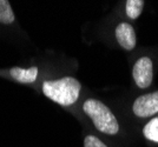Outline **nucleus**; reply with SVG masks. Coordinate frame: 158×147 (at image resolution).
<instances>
[{
  "instance_id": "1",
  "label": "nucleus",
  "mask_w": 158,
  "mask_h": 147,
  "mask_svg": "<svg viewBox=\"0 0 158 147\" xmlns=\"http://www.w3.org/2000/svg\"><path fill=\"white\" fill-rule=\"evenodd\" d=\"M80 88V82L72 77L52 81L47 80L43 84L44 94L61 106H70L78 100Z\"/></svg>"
},
{
  "instance_id": "2",
  "label": "nucleus",
  "mask_w": 158,
  "mask_h": 147,
  "mask_svg": "<svg viewBox=\"0 0 158 147\" xmlns=\"http://www.w3.org/2000/svg\"><path fill=\"white\" fill-rule=\"evenodd\" d=\"M83 109L86 115L91 118L98 131L110 135L118 133V121L110 111V108L105 106L102 101L96 99H87L83 105Z\"/></svg>"
},
{
  "instance_id": "3",
  "label": "nucleus",
  "mask_w": 158,
  "mask_h": 147,
  "mask_svg": "<svg viewBox=\"0 0 158 147\" xmlns=\"http://www.w3.org/2000/svg\"><path fill=\"white\" fill-rule=\"evenodd\" d=\"M132 75L139 88H148L153 79V64L151 59L148 57L139 58L133 65Z\"/></svg>"
},
{
  "instance_id": "4",
  "label": "nucleus",
  "mask_w": 158,
  "mask_h": 147,
  "mask_svg": "<svg viewBox=\"0 0 158 147\" xmlns=\"http://www.w3.org/2000/svg\"><path fill=\"white\" fill-rule=\"evenodd\" d=\"M132 109L139 118H148L158 113V91L138 97L133 102Z\"/></svg>"
},
{
  "instance_id": "5",
  "label": "nucleus",
  "mask_w": 158,
  "mask_h": 147,
  "mask_svg": "<svg viewBox=\"0 0 158 147\" xmlns=\"http://www.w3.org/2000/svg\"><path fill=\"white\" fill-rule=\"evenodd\" d=\"M116 38L119 45L126 51H131L136 46V32L135 28L127 24V22H122L119 24L116 28Z\"/></svg>"
},
{
  "instance_id": "6",
  "label": "nucleus",
  "mask_w": 158,
  "mask_h": 147,
  "mask_svg": "<svg viewBox=\"0 0 158 147\" xmlns=\"http://www.w3.org/2000/svg\"><path fill=\"white\" fill-rule=\"evenodd\" d=\"M10 74L14 80L23 82V84H30L34 82L37 77H38V68L37 67H31V68H20V67H13L10 70Z\"/></svg>"
},
{
  "instance_id": "7",
  "label": "nucleus",
  "mask_w": 158,
  "mask_h": 147,
  "mask_svg": "<svg viewBox=\"0 0 158 147\" xmlns=\"http://www.w3.org/2000/svg\"><path fill=\"white\" fill-rule=\"evenodd\" d=\"M144 1L143 0H127L126 1V14L130 19H137L144 7Z\"/></svg>"
},
{
  "instance_id": "8",
  "label": "nucleus",
  "mask_w": 158,
  "mask_h": 147,
  "mask_svg": "<svg viewBox=\"0 0 158 147\" xmlns=\"http://www.w3.org/2000/svg\"><path fill=\"white\" fill-rule=\"evenodd\" d=\"M14 21V14L12 7L7 0H0V22L2 24H12Z\"/></svg>"
},
{
  "instance_id": "9",
  "label": "nucleus",
  "mask_w": 158,
  "mask_h": 147,
  "mask_svg": "<svg viewBox=\"0 0 158 147\" xmlns=\"http://www.w3.org/2000/svg\"><path fill=\"white\" fill-rule=\"evenodd\" d=\"M143 134L146 139L158 142V118H153L143 128Z\"/></svg>"
},
{
  "instance_id": "10",
  "label": "nucleus",
  "mask_w": 158,
  "mask_h": 147,
  "mask_svg": "<svg viewBox=\"0 0 158 147\" xmlns=\"http://www.w3.org/2000/svg\"><path fill=\"white\" fill-rule=\"evenodd\" d=\"M84 147H107L102 140H99L97 137L87 135L84 140Z\"/></svg>"
}]
</instances>
